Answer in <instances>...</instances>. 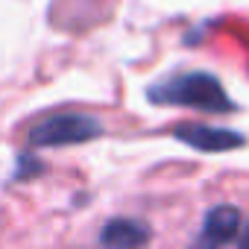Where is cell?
<instances>
[{
	"label": "cell",
	"instance_id": "cell-1",
	"mask_svg": "<svg viewBox=\"0 0 249 249\" xmlns=\"http://www.w3.org/2000/svg\"><path fill=\"white\" fill-rule=\"evenodd\" d=\"M147 100L159 103V106H182V108H196V111H208V114L237 111V103L226 94L220 79L208 71L170 73L147 88Z\"/></svg>",
	"mask_w": 249,
	"mask_h": 249
},
{
	"label": "cell",
	"instance_id": "cell-4",
	"mask_svg": "<svg viewBox=\"0 0 249 249\" xmlns=\"http://www.w3.org/2000/svg\"><path fill=\"white\" fill-rule=\"evenodd\" d=\"M150 237H153V229L135 217H111L100 229V243L111 249H135L150 243Z\"/></svg>",
	"mask_w": 249,
	"mask_h": 249
},
{
	"label": "cell",
	"instance_id": "cell-5",
	"mask_svg": "<svg viewBox=\"0 0 249 249\" xmlns=\"http://www.w3.org/2000/svg\"><path fill=\"white\" fill-rule=\"evenodd\" d=\"M240 231V211L234 205H214L205 220H202V231H199V243L202 246H223L231 243Z\"/></svg>",
	"mask_w": 249,
	"mask_h": 249
},
{
	"label": "cell",
	"instance_id": "cell-2",
	"mask_svg": "<svg viewBox=\"0 0 249 249\" xmlns=\"http://www.w3.org/2000/svg\"><path fill=\"white\" fill-rule=\"evenodd\" d=\"M103 135V123L94 114H82V111H56L47 114L44 120H38L33 132H30V144L33 147H71V144H85Z\"/></svg>",
	"mask_w": 249,
	"mask_h": 249
},
{
	"label": "cell",
	"instance_id": "cell-3",
	"mask_svg": "<svg viewBox=\"0 0 249 249\" xmlns=\"http://www.w3.org/2000/svg\"><path fill=\"white\" fill-rule=\"evenodd\" d=\"M173 138L199 153H226L246 144L240 132L223 126H205V123H179V126H173Z\"/></svg>",
	"mask_w": 249,
	"mask_h": 249
},
{
	"label": "cell",
	"instance_id": "cell-6",
	"mask_svg": "<svg viewBox=\"0 0 249 249\" xmlns=\"http://www.w3.org/2000/svg\"><path fill=\"white\" fill-rule=\"evenodd\" d=\"M41 170H44V164H41L36 156H30V153H21V156H18V170H15V179L36 176V173H41Z\"/></svg>",
	"mask_w": 249,
	"mask_h": 249
},
{
	"label": "cell",
	"instance_id": "cell-7",
	"mask_svg": "<svg viewBox=\"0 0 249 249\" xmlns=\"http://www.w3.org/2000/svg\"><path fill=\"white\" fill-rule=\"evenodd\" d=\"M234 240H237L240 246H246V249H249V223H246V226H240V231H237V237H234Z\"/></svg>",
	"mask_w": 249,
	"mask_h": 249
}]
</instances>
